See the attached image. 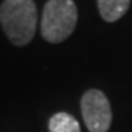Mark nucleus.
Returning <instances> with one entry per match:
<instances>
[{
	"label": "nucleus",
	"mask_w": 132,
	"mask_h": 132,
	"mask_svg": "<svg viewBox=\"0 0 132 132\" xmlns=\"http://www.w3.org/2000/svg\"><path fill=\"white\" fill-rule=\"evenodd\" d=\"M0 24L9 41L24 47L32 41L38 24V10L34 0H5L0 6Z\"/></svg>",
	"instance_id": "f257e3e1"
},
{
	"label": "nucleus",
	"mask_w": 132,
	"mask_h": 132,
	"mask_svg": "<svg viewBox=\"0 0 132 132\" xmlns=\"http://www.w3.org/2000/svg\"><path fill=\"white\" fill-rule=\"evenodd\" d=\"M48 131L50 132H81L79 122L72 114L66 112H59L53 114L48 120Z\"/></svg>",
	"instance_id": "39448f33"
},
{
	"label": "nucleus",
	"mask_w": 132,
	"mask_h": 132,
	"mask_svg": "<svg viewBox=\"0 0 132 132\" xmlns=\"http://www.w3.org/2000/svg\"><path fill=\"white\" fill-rule=\"evenodd\" d=\"M81 113L90 132H107L112 125V107L100 90H88L82 95Z\"/></svg>",
	"instance_id": "7ed1b4c3"
},
{
	"label": "nucleus",
	"mask_w": 132,
	"mask_h": 132,
	"mask_svg": "<svg viewBox=\"0 0 132 132\" xmlns=\"http://www.w3.org/2000/svg\"><path fill=\"white\" fill-rule=\"evenodd\" d=\"M78 10L73 0H48L41 16V35L48 43L65 41L73 32Z\"/></svg>",
	"instance_id": "f03ea898"
},
{
	"label": "nucleus",
	"mask_w": 132,
	"mask_h": 132,
	"mask_svg": "<svg viewBox=\"0 0 132 132\" xmlns=\"http://www.w3.org/2000/svg\"><path fill=\"white\" fill-rule=\"evenodd\" d=\"M131 0H97L98 12L106 22H116L128 12Z\"/></svg>",
	"instance_id": "20e7f679"
}]
</instances>
